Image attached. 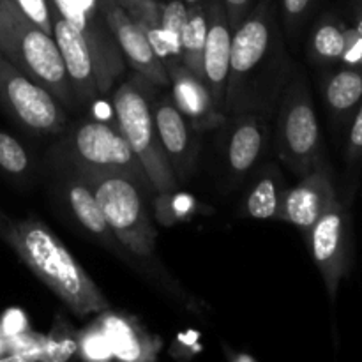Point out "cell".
<instances>
[{
	"label": "cell",
	"instance_id": "cell-1",
	"mask_svg": "<svg viewBox=\"0 0 362 362\" xmlns=\"http://www.w3.org/2000/svg\"><path fill=\"white\" fill-rule=\"evenodd\" d=\"M278 13L272 0H260L233 30L223 113L274 115L283 90L293 76Z\"/></svg>",
	"mask_w": 362,
	"mask_h": 362
},
{
	"label": "cell",
	"instance_id": "cell-2",
	"mask_svg": "<svg viewBox=\"0 0 362 362\" xmlns=\"http://www.w3.org/2000/svg\"><path fill=\"white\" fill-rule=\"evenodd\" d=\"M2 240L76 317L99 315L110 308L105 293L41 219H11Z\"/></svg>",
	"mask_w": 362,
	"mask_h": 362
},
{
	"label": "cell",
	"instance_id": "cell-3",
	"mask_svg": "<svg viewBox=\"0 0 362 362\" xmlns=\"http://www.w3.org/2000/svg\"><path fill=\"white\" fill-rule=\"evenodd\" d=\"M0 53L45 87L64 108L80 106L53 35L25 16L11 0H0Z\"/></svg>",
	"mask_w": 362,
	"mask_h": 362
},
{
	"label": "cell",
	"instance_id": "cell-4",
	"mask_svg": "<svg viewBox=\"0 0 362 362\" xmlns=\"http://www.w3.org/2000/svg\"><path fill=\"white\" fill-rule=\"evenodd\" d=\"M151 85V81L141 76L129 78L120 83L112 95L113 115L120 133L144 166L154 193L168 198L177 193L179 180L166 159L156 131Z\"/></svg>",
	"mask_w": 362,
	"mask_h": 362
},
{
	"label": "cell",
	"instance_id": "cell-5",
	"mask_svg": "<svg viewBox=\"0 0 362 362\" xmlns=\"http://www.w3.org/2000/svg\"><path fill=\"white\" fill-rule=\"evenodd\" d=\"M74 168L94 191L103 218L108 223L117 243L138 258L154 257L158 232L145 207L144 187L126 173L78 166Z\"/></svg>",
	"mask_w": 362,
	"mask_h": 362
},
{
	"label": "cell",
	"instance_id": "cell-6",
	"mask_svg": "<svg viewBox=\"0 0 362 362\" xmlns=\"http://www.w3.org/2000/svg\"><path fill=\"white\" fill-rule=\"evenodd\" d=\"M276 151L279 159L299 177L322 161V133L313 98L300 71L293 73L278 103Z\"/></svg>",
	"mask_w": 362,
	"mask_h": 362
},
{
	"label": "cell",
	"instance_id": "cell-7",
	"mask_svg": "<svg viewBox=\"0 0 362 362\" xmlns=\"http://www.w3.org/2000/svg\"><path fill=\"white\" fill-rule=\"evenodd\" d=\"M62 156L78 168L112 170L133 177L144 189L154 193L144 166L120 133L117 122L88 117L78 122L66 140Z\"/></svg>",
	"mask_w": 362,
	"mask_h": 362
},
{
	"label": "cell",
	"instance_id": "cell-8",
	"mask_svg": "<svg viewBox=\"0 0 362 362\" xmlns=\"http://www.w3.org/2000/svg\"><path fill=\"white\" fill-rule=\"evenodd\" d=\"M0 108L23 129L59 134L66 129L64 106L0 53Z\"/></svg>",
	"mask_w": 362,
	"mask_h": 362
},
{
	"label": "cell",
	"instance_id": "cell-9",
	"mask_svg": "<svg viewBox=\"0 0 362 362\" xmlns=\"http://www.w3.org/2000/svg\"><path fill=\"white\" fill-rule=\"evenodd\" d=\"M49 4L83 35L94 60L99 95L108 94L126 69V59L106 21L101 0H49Z\"/></svg>",
	"mask_w": 362,
	"mask_h": 362
},
{
	"label": "cell",
	"instance_id": "cell-10",
	"mask_svg": "<svg viewBox=\"0 0 362 362\" xmlns=\"http://www.w3.org/2000/svg\"><path fill=\"white\" fill-rule=\"evenodd\" d=\"M350 214L346 205L336 200L306 233L311 257L324 278L329 297L334 300L339 283L349 271L350 262Z\"/></svg>",
	"mask_w": 362,
	"mask_h": 362
},
{
	"label": "cell",
	"instance_id": "cell-11",
	"mask_svg": "<svg viewBox=\"0 0 362 362\" xmlns=\"http://www.w3.org/2000/svg\"><path fill=\"white\" fill-rule=\"evenodd\" d=\"M101 7L126 62L152 85L168 87V71L136 20L117 0H101Z\"/></svg>",
	"mask_w": 362,
	"mask_h": 362
},
{
	"label": "cell",
	"instance_id": "cell-12",
	"mask_svg": "<svg viewBox=\"0 0 362 362\" xmlns=\"http://www.w3.org/2000/svg\"><path fill=\"white\" fill-rule=\"evenodd\" d=\"M154 124L166 159L179 182H187L197 163V138L194 127L177 108L172 95H161L152 103Z\"/></svg>",
	"mask_w": 362,
	"mask_h": 362
},
{
	"label": "cell",
	"instance_id": "cell-13",
	"mask_svg": "<svg viewBox=\"0 0 362 362\" xmlns=\"http://www.w3.org/2000/svg\"><path fill=\"white\" fill-rule=\"evenodd\" d=\"M207 13V35L204 46V83L211 92L216 108L223 113L226 80L230 71L232 55V35L228 16H226L223 0H204ZM225 115V113H223Z\"/></svg>",
	"mask_w": 362,
	"mask_h": 362
},
{
	"label": "cell",
	"instance_id": "cell-14",
	"mask_svg": "<svg viewBox=\"0 0 362 362\" xmlns=\"http://www.w3.org/2000/svg\"><path fill=\"white\" fill-rule=\"evenodd\" d=\"M338 200L331 170L325 163H318L310 173L300 177L297 186L286 189L283 202V221L308 233L325 211Z\"/></svg>",
	"mask_w": 362,
	"mask_h": 362
},
{
	"label": "cell",
	"instance_id": "cell-15",
	"mask_svg": "<svg viewBox=\"0 0 362 362\" xmlns=\"http://www.w3.org/2000/svg\"><path fill=\"white\" fill-rule=\"evenodd\" d=\"M52 9V35L59 46L67 78L73 87L78 105H92L99 95L95 81L94 60L83 35L49 4Z\"/></svg>",
	"mask_w": 362,
	"mask_h": 362
},
{
	"label": "cell",
	"instance_id": "cell-16",
	"mask_svg": "<svg viewBox=\"0 0 362 362\" xmlns=\"http://www.w3.org/2000/svg\"><path fill=\"white\" fill-rule=\"evenodd\" d=\"M230 119L232 124L225 141L226 168L239 182L257 168L267 148L269 119L258 113H243Z\"/></svg>",
	"mask_w": 362,
	"mask_h": 362
},
{
	"label": "cell",
	"instance_id": "cell-17",
	"mask_svg": "<svg viewBox=\"0 0 362 362\" xmlns=\"http://www.w3.org/2000/svg\"><path fill=\"white\" fill-rule=\"evenodd\" d=\"M165 67L172 85L173 103L189 120L191 126L204 131L225 122L226 117L216 108L211 92L197 74L191 73L182 62H170Z\"/></svg>",
	"mask_w": 362,
	"mask_h": 362
},
{
	"label": "cell",
	"instance_id": "cell-18",
	"mask_svg": "<svg viewBox=\"0 0 362 362\" xmlns=\"http://www.w3.org/2000/svg\"><path fill=\"white\" fill-rule=\"evenodd\" d=\"M98 327L108 339L113 359L129 362L154 361L159 352V339L148 334L136 320L126 315L105 310L99 313Z\"/></svg>",
	"mask_w": 362,
	"mask_h": 362
},
{
	"label": "cell",
	"instance_id": "cell-19",
	"mask_svg": "<svg viewBox=\"0 0 362 362\" xmlns=\"http://www.w3.org/2000/svg\"><path fill=\"white\" fill-rule=\"evenodd\" d=\"M73 170L74 173H64V194H66V200L69 204L71 212H73L76 221L88 233H92L94 237H99L106 244L113 243L117 239L113 237L108 223L103 218V212L99 209L98 200H95L94 191L88 186L87 180L78 173V170L74 166Z\"/></svg>",
	"mask_w": 362,
	"mask_h": 362
},
{
	"label": "cell",
	"instance_id": "cell-20",
	"mask_svg": "<svg viewBox=\"0 0 362 362\" xmlns=\"http://www.w3.org/2000/svg\"><path fill=\"white\" fill-rule=\"evenodd\" d=\"M288 187L274 165L262 172L247 193L244 211L253 219H279L283 221V202Z\"/></svg>",
	"mask_w": 362,
	"mask_h": 362
},
{
	"label": "cell",
	"instance_id": "cell-21",
	"mask_svg": "<svg viewBox=\"0 0 362 362\" xmlns=\"http://www.w3.org/2000/svg\"><path fill=\"white\" fill-rule=\"evenodd\" d=\"M324 98L336 117L352 113L362 101V66H349L325 80Z\"/></svg>",
	"mask_w": 362,
	"mask_h": 362
},
{
	"label": "cell",
	"instance_id": "cell-22",
	"mask_svg": "<svg viewBox=\"0 0 362 362\" xmlns=\"http://www.w3.org/2000/svg\"><path fill=\"white\" fill-rule=\"evenodd\" d=\"M207 35V13L205 4L200 0L198 4L187 6V21L182 32V64L197 74L204 81V46Z\"/></svg>",
	"mask_w": 362,
	"mask_h": 362
},
{
	"label": "cell",
	"instance_id": "cell-23",
	"mask_svg": "<svg viewBox=\"0 0 362 362\" xmlns=\"http://www.w3.org/2000/svg\"><path fill=\"white\" fill-rule=\"evenodd\" d=\"M349 45V30L341 21L334 18H325L315 27L311 34V57L317 62H334L341 60Z\"/></svg>",
	"mask_w": 362,
	"mask_h": 362
},
{
	"label": "cell",
	"instance_id": "cell-24",
	"mask_svg": "<svg viewBox=\"0 0 362 362\" xmlns=\"http://www.w3.org/2000/svg\"><path fill=\"white\" fill-rule=\"evenodd\" d=\"M159 21L168 49V62H182V32L187 21V6L184 0L159 2ZM165 64V66H166Z\"/></svg>",
	"mask_w": 362,
	"mask_h": 362
},
{
	"label": "cell",
	"instance_id": "cell-25",
	"mask_svg": "<svg viewBox=\"0 0 362 362\" xmlns=\"http://www.w3.org/2000/svg\"><path fill=\"white\" fill-rule=\"evenodd\" d=\"M0 170L7 175L21 177L30 170V159L20 141L0 131Z\"/></svg>",
	"mask_w": 362,
	"mask_h": 362
},
{
	"label": "cell",
	"instance_id": "cell-26",
	"mask_svg": "<svg viewBox=\"0 0 362 362\" xmlns=\"http://www.w3.org/2000/svg\"><path fill=\"white\" fill-rule=\"evenodd\" d=\"M78 352V339L71 334L67 325L59 324L49 336L45 338L42 345V361L62 362L71 359Z\"/></svg>",
	"mask_w": 362,
	"mask_h": 362
},
{
	"label": "cell",
	"instance_id": "cell-27",
	"mask_svg": "<svg viewBox=\"0 0 362 362\" xmlns=\"http://www.w3.org/2000/svg\"><path fill=\"white\" fill-rule=\"evenodd\" d=\"M78 352H80L81 359L85 361L113 359L108 339L105 338V334L98 327V324H94L87 331L81 332L80 339H78Z\"/></svg>",
	"mask_w": 362,
	"mask_h": 362
},
{
	"label": "cell",
	"instance_id": "cell-28",
	"mask_svg": "<svg viewBox=\"0 0 362 362\" xmlns=\"http://www.w3.org/2000/svg\"><path fill=\"white\" fill-rule=\"evenodd\" d=\"M21 13L30 18L35 25L45 32L52 34V9H49V0H11Z\"/></svg>",
	"mask_w": 362,
	"mask_h": 362
},
{
	"label": "cell",
	"instance_id": "cell-29",
	"mask_svg": "<svg viewBox=\"0 0 362 362\" xmlns=\"http://www.w3.org/2000/svg\"><path fill=\"white\" fill-rule=\"evenodd\" d=\"M311 6H313V0H281L283 21L290 35L296 34L297 28L303 25L311 11Z\"/></svg>",
	"mask_w": 362,
	"mask_h": 362
},
{
	"label": "cell",
	"instance_id": "cell-30",
	"mask_svg": "<svg viewBox=\"0 0 362 362\" xmlns=\"http://www.w3.org/2000/svg\"><path fill=\"white\" fill-rule=\"evenodd\" d=\"M362 156V105L359 112L354 117V124L350 127L349 145H346V159L356 161Z\"/></svg>",
	"mask_w": 362,
	"mask_h": 362
},
{
	"label": "cell",
	"instance_id": "cell-31",
	"mask_svg": "<svg viewBox=\"0 0 362 362\" xmlns=\"http://www.w3.org/2000/svg\"><path fill=\"white\" fill-rule=\"evenodd\" d=\"M223 6H225L230 27L232 30H235L253 9V0H223Z\"/></svg>",
	"mask_w": 362,
	"mask_h": 362
},
{
	"label": "cell",
	"instance_id": "cell-32",
	"mask_svg": "<svg viewBox=\"0 0 362 362\" xmlns=\"http://www.w3.org/2000/svg\"><path fill=\"white\" fill-rule=\"evenodd\" d=\"M341 60L346 66H362V37L357 34L356 28L349 30V45Z\"/></svg>",
	"mask_w": 362,
	"mask_h": 362
},
{
	"label": "cell",
	"instance_id": "cell-33",
	"mask_svg": "<svg viewBox=\"0 0 362 362\" xmlns=\"http://www.w3.org/2000/svg\"><path fill=\"white\" fill-rule=\"evenodd\" d=\"M117 2H119L120 6H122L124 9H126L127 13L131 14V16H134V14L138 13V9H140L141 4H144L145 0H117Z\"/></svg>",
	"mask_w": 362,
	"mask_h": 362
},
{
	"label": "cell",
	"instance_id": "cell-34",
	"mask_svg": "<svg viewBox=\"0 0 362 362\" xmlns=\"http://www.w3.org/2000/svg\"><path fill=\"white\" fill-rule=\"evenodd\" d=\"M9 223H11V218H7V216L2 212V209H0V239H2V237L6 235L7 226H9Z\"/></svg>",
	"mask_w": 362,
	"mask_h": 362
},
{
	"label": "cell",
	"instance_id": "cell-35",
	"mask_svg": "<svg viewBox=\"0 0 362 362\" xmlns=\"http://www.w3.org/2000/svg\"><path fill=\"white\" fill-rule=\"evenodd\" d=\"M228 357L232 359L233 362H240V361H246V362H255L253 356H240V354H237V356H232V354H228Z\"/></svg>",
	"mask_w": 362,
	"mask_h": 362
},
{
	"label": "cell",
	"instance_id": "cell-36",
	"mask_svg": "<svg viewBox=\"0 0 362 362\" xmlns=\"http://www.w3.org/2000/svg\"><path fill=\"white\" fill-rule=\"evenodd\" d=\"M356 32H357V34H359V35H361V37H362V18H361V20H359V21H357V27H356Z\"/></svg>",
	"mask_w": 362,
	"mask_h": 362
},
{
	"label": "cell",
	"instance_id": "cell-37",
	"mask_svg": "<svg viewBox=\"0 0 362 362\" xmlns=\"http://www.w3.org/2000/svg\"><path fill=\"white\" fill-rule=\"evenodd\" d=\"M184 2H186V6H193V4H198L200 0H184Z\"/></svg>",
	"mask_w": 362,
	"mask_h": 362
}]
</instances>
